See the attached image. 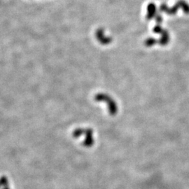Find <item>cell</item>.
<instances>
[{"instance_id": "obj_1", "label": "cell", "mask_w": 189, "mask_h": 189, "mask_svg": "<svg viewBox=\"0 0 189 189\" xmlns=\"http://www.w3.org/2000/svg\"><path fill=\"white\" fill-rule=\"evenodd\" d=\"M178 7L182 8L185 13H189V5H188V4H187V3L184 1H179L173 8H170V9H169L165 4H162L160 6V9H161V11H165V13L170 14V15H172V14L177 13Z\"/></svg>"}, {"instance_id": "obj_2", "label": "cell", "mask_w": 189, "mask_h": 189, "mask_svg": "<svg viewBox=\"0 0 189 189\" xmlns=\"http://www.w3.org/2000/svg\"><path fill=\"white\" fill-rule=\"evenodd\" d=\"M96 100L97 101H104L108 104L109 105V110L110 114L115 115L118 111V108L115 102L112 100V99L104 94H100L97 95L95 97Z\"/></svg>"}, {"instance_id": "obj_3", "label": "cell", "mask_w": 189, "mask_h": 189, "mask_svg": "<svg viewBox=\"0 0 189 189\" xmlns=\"http://www.w3.org/2000/svg\"><path fill=\"white\" fill-rule=\"evenodd\" d=\"M154 31L156 33H160L162 35L161 39L159 41V43L161 45H166L169 41H170V36L167 31L165 30H163L160 26H156L154 27Z\"/></svg>"}, {"instance_id": "obj_4", "label": "cell", "mask_w": 189, "mask_h": 189, "mask_svg": "<svg viewBox=\"0 0 189 189\" xmlns=\"http://www.w3.org/2000/svg\"><path fill=\"white\" fill-rule=\"evenodd\" d=\"M96 36H97V38L99 39L101 43H102L103 44H109L110 42L112 41V39L111 38H107V37H104V31L102 30H99L97 34H96Z\"/></svg>"}, {"instance_id": "obj_5", "label": "cell", "mask_w": 189, "mask_h": 189, "mask_svg": "<svg viewBox=\"0 0 189 189\" xmlns=\"http://www.w3.org/2000/svg\"><path fill=\"white\" fill-rule=\"evenodd\" d=\"M156 6L154 4V3H151L148 5L147 7V15H146V18L150 20L152 18H153L154 16L156 13Z\"/></svg>"}, {"instance_id": "obj_6", "label": "cell", "mask_w": 189, "mask_h": 189, "mask_svg": "<svg viewBox=\"0 0 189 189\" xmlns=\"http://www.w3.org/2000/svg\"><path fill=\"white\" fill-rule=\"evenodd\" d=\"M156 39H154L153 38H149V39H146V40L145 45L147 46H153V45L156 44Z\"/></svg>"}]
</instances>
